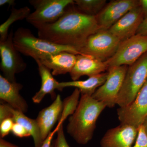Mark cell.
Returning <instances> with one entry per match:
<instances>
[{
	"mask_svg": "<svg viewBox=\"0 0 147 147\" xmlns=\"http://www.w3.org/2000/svg\"><path fill=\"white\" fill-rule=\"evenodd\" d=\"M36 29L39 38L58 45L74 47L79 52L89 37L100 29L96 16L79 11L74 3L69 6L55 23Z\"/></svg>",
	"mask_w": 147,
	"mask_h": 147,
	"instance_id": "6da1fadb",
	"label": "cell"
},
{
	"mask_svg": "<svg viewBox=\"0 0 147 147\" xmlns=\"http://www.w3.org/2000/svg\"><path fill=\"white\" fill-rule=\"evenodd\" d=\"M106 107L92 96L81 94L78 107L69 118L67 133L78 144H86L92 138L98 119Z\"/></svg>",
	"mask_w": 147,
	"mask_h": 147,
	"instance_id": "7a4b0ae2",
	"label": "cell"
},
{
	"mask_svg": "<svg viewBox=\"0 0 147 147\" xmlns=\"http://www.w3.org/2000/svg\"><path fill=\"white\" fill-rule=\"evenodd\" d=\"M13 42L16 50L35 61L42 60L61 52H67L76 55L81 54L74 47L58 45L35 36L30 29L18 28L13 34Z\"/></svg>",
	"mask_w": 147,
	"mask_h": 147,
	"instance_id": "3957f363",
	"label": "cell"
},
{
	"mask_svg": "<svg viewBox=\"0 0 147 147\" xmlns=\"http://www.w3.org/2000/svg\"><path fill=\"white\" fill-rule=\"evenodd\" d=\"M147 79V53L128 67L117 105L120 108L129 105L137 97Z\"/></svg>",
	"mask_w": 147,
	"mask_h": 147,
	"instance_id": "277c9868",
	"label": "cell"
},
{
	"mask_svg": "<svg viewBox=\"0 0 147 147\" xmlns=\"http://www.w3.org/2000/svg\"><path fill=\"white\" fill-rule=\"evenodd\" d=\"M29 2L35 11L26 21L35 28L56 22L65 12L69 6L74 3L73 0H30Z\"/></svg>",
	"mask_w": 147,
	"mask_h": 147,
	"instance_id": "5b68a950",
	"label": "cell"
},
{
	"mask_svg": "<svg viewBox=\"0 0 147 147\" xmlns=\"http://www.w3.org/2000/svg\"><path fill=\"white\" fill-rule=\"evenodd\" d=\"M121 42L109 30L100 29L89 37L79 52L105 62L115 53Z\"/></svg>",
	"mask_w": 147,
	"mask_h": 147,
	"instance_id": "8992f818",
	"label": "cell"
},
{
	"mask_svg": "<svg viewBox=\"0 0 147 147\" xmlns=\"http://www.w3.org/2000/svg\"><path fill=\"white\" fill-rule=\"evenodd\" d=\"M147 53V36L136 34L121 42L112 57L105 61L108 69L113 67L131 65Z\"/></svg>",
	"mask_w": 147,
	"mask_h": 147,
	"instance_id": "52a82bcc",
	"label": "cell"
},
{
	"mask_svg": "<svg viewBox=\"0 0 147 147\" xmlns=\"http://www.w3.org/2000/svg\"><path fill=\"white\" fill-rule=\"evenodd\" d=\"M13 32L11 29L7 38L0 41V69L3 76L11 82H16V74L24 71L27 64L16 50L13 42Z\"/></svg>",
	"mask_w": 147,
	"mask_h": 147,
	"instance_id": "ba28073f",
	"label": "cell"
},
{
	"mask_svg": "<svg viewBox=\"0 0 147 147\" xmlns=\"http://www.w3.org/2000/svg\"><path fill=\"white\" fill-rule=\"evenodd\" d=\"M127 69V65L110 67L107 71L106 81L96 90L92 97L105 103L107 107H115Z\"/></svg>",
	"mask_w": 147,
	"mask_h": 147,
	"instance_id": "9c48e42d",
	"label": "cell"
},
{
	"mask_svg": "<svg viewBox=\"0 0 147 147\" xmlns=\"http://www.w3.org/2000/svg\"><path fill=\"white\" fill-rule=\"evenodd\" d=\"M121 124L139 128L147 117V79L137 97L129 105L117 111Z\"/></svg>",
	"mask_w": 147,
	"mask_h": 147,
	"instance_id": "30bf717a",
	"label": "cell"
},
{
	"mask_svg": "<svg viewBox=\"0 0 147 147\" xmlns=\"http://www.w3.org/2000/svg\"><path fill=\"white\" fill-rule=\"evenodd\" d=\"M139 5L137 0L112 1L96 16L100 29L109 30L129 10Z\"/></svg>",
	"mask_w": 147,
	"mask_h": 147,
	"instance_id": "8fae6325",
	"label": "cell"
},
{
	"mask_svg": "<svg viewBox=\"0 0 147 147\" xmlns=\"http://www.w3.org/2000/svg\"><path fill=\"white\" fill-rule=\"evenodd\" d=\"M144 18L143 11L139 5L129 10L109 30L121 41H123L137 34Z\"/></svg>",
	"mask_w": 147,
	"mask_h": 147,
	"instance_id": "7c38bea8",
	"label": "cell"
},
{
	"mask_svg": "<svg viewBox=\"0 0 147 147\" xmlns=\"http://www.w3.org/2000/svg\"><path fill=\"white\" fill-rule=\"evenodd\" d=\"M138 131V128L127 125L110 129L101 139L100 147H133Z\"/></svg>",
	"mask_w": 147,
	"mask_h": 147,
	"instance_id": "4fadbf2b",
	"label": "cell"
},
{
	"mask_svg": "<svg viewBox=\"0 0 147 147\" xmlns=\"http://www.w3.org/2000/svg\"><path fill=\"white\" fill-rule=\"evenodd\" d=\"M63 109V101L57 95L53 103L40 111L36 120L43 142L51 132L53 127L59 121Z\"/></svg>",
	"mask_w": 147,
	"mask_h": 147,
	"instance_id": "5bb4252c",
	"label": "cell"
},
{
	"mask_svg": "<svg viewBox=\"0 0 147 147\" xmlns=\"http://www.w3.org/2000/svg\"><path fill=\"white\" fill-rule=\"evenodd\" d=\"M108 69L105 62L91 55L81 54L76 55V63L69 74L72 81H77L82 76H95Z\"/></svg>",
	"mask_w": 147,
	"mask_h": 147,
	"instance_id": "9a60e30c",
	"label": "cell"
},
{
	"mask_svg": "<svg viewBox=\"0 0 147 147\" xmlns=\"http://www.w3.org/2000/svg\"><path fill=\"white\" fill-rule=\"evenodd\" d=\"M22 84L11 82L0 75V99L15 110L25 113L28 109V103L20 94Z\"/></svg>",
	"mask_w": 147,
	"mask_h": 147,
	"instance_id": "2e32d148",
	"label": "cell"
},
{
	"mask_svg": "<svg viewBox=\"0 0 147 147\" xmlns=\"http://www.w3.org/2000/svg\"><path fill=\"white\" fill-rule=\"evenodd\" d=\"M76 55L68 52H62L39 61L50 70H53L52 73L53 76H58L70 73L76 63Z\"/></svg>",
	"mask_w": 147,
	"mask_h": 147,
	"instance_id": "e0dca14e",
	"label": "cell"
},
{
	"mask_svg": "<svg viewBox=\"0 0 147 147\" xmlns=\"http://www.w3.org/2000/svg\"><path fill=\"white\" fill-rule=\"evenodd\" d=\"M38 65V72L41 79V86L32 98L35 103H40L45 96L50 94L52 98H56L55 90L59 89L58 82L53 77L50 70L40 63L39 60L36 61Z\"/></svg>",
	"mask_w": 147,
	"mask_h": 147,
	"instance_id": "ac0fdd59",
	"label": "cell"
},
{
	"mask_svg": "<svg viewBox=\"0 0 147 147\" xmlns=\"http://www.w3.org/2000/svg\"><path fill=\"white\" fill-rule=\"evenodd\" d=\"M108 71L89 77L83 81H71L70 82H59V91H62L64 88L74 87L79 90L81 94L88 95L92 96L96 90L102 86L106 81Z\"/></svg>",
	"mask_w": 147,
	"mask_h": 147,
	"instance_id": "d6986e66",
	"label": "cell"
},
{
	"mask_svg": "<svg viewBox=\"0 0 147 147\" xmlns=\"http://www.w3.org/2000/svg\"><path fill=\"white\" fill-rule=\"evenodd\" d=\"M11 118L14 123L24 126L29 131L33 139L34 147H40L43 142L41 139L40 131L36 119L30 118L25 113L15 110L9 106Z\"/></svg>",
	"mask_w": 147,
	"mask_h": 147,
	"instance_id": "ffe728a7",
	"label": "cell"
},
{
	"mask_svg": "<svg viewBox=\"0 0 147 147\" xmlns=\"http://www.w3.org/2000/svg\"><path fill=\"white\" fill-rule=\"evenodd\" d=\"M31 13L30 9L27 6L17 9L12 7L9 17L0 26V41H3L7 38L9 29L14 22L24 19H26Z\"/></svg>",
	"mask_w": 147,
	"mask_h": 147,
	"instance_id": "44dd1931",
	"label": "cell"
},
{
	"mask_svg": "<svg viewBox=\"0 0 147 147\" xmlns=\"http://www.w3.org/2000/svg\"><path fill=\"white\" fill-rule=\"evenodd\" d=\"M81 92L79 89L75 88L70 96L65 98L63 101V109L59 121L56 128L58 130L59 127L63 124V122L68 117L73 115L78 107Z\"/></svg>",
	"mask_w": 147,
	"mask_h": 147,
	"instance_id": "7402d4cb",
	"label": "cell"
},
{
	"mask_svg": "<svg viewBox=\"0 0 147 147\" xmlns=\"http://www.w3.org/2000/svg\"><path fill=\"white\" fill-rule=\"evenodd\" d=\"M105 0H75L74 5L77 10L88 15L96 16L103 9Z\"/></svg>",
	"mask_w": 147,
	"mask_h": 147,
	"instance_id": "603a6c76",
	"label": "cell"
},
{
	"mask_svg": "<svg viewBox=\"0 0 147 147\" xmlns=\"http://www.w3.org/2000/svg\"><path fill=\"white\" fill-rule=\"evenodd\" d=\"M14 122L11 118L6 119L0 122V137L3 138L11 132Z\"/></svg>",
	"mask_w": 147,
	"mask_h": 147,
	"instance_id": "cb8c5ba5",
	"label": "cell"
},
{
	"mask_svg": "<svg viewBox=\"0 0 147 147\" xmlns=\"http://www.w3.org/2000/svg\"><path fill=\"white\" fill-rule=\"evenodd\" d=\"M57 137L53 141L55 147H70L67 142L63 131V124L59 127L57 131Z\"/></svg>",
	"mask_w": 147,
	"mask_h": 147,
	"instance_id": "d4e9b609",
	"label": "cell"
},
{
	"mask_svg": "<svg viewBox=\"0 0 147 147\" xmlns=\"http://www.w3.org/2000/svg\"><path fill=\"white\" fill-rule=\"evenodd\" d=\"M133 147H147V135L142 125L138 128V134Z\"/></svg>",
	"mask_w": 147,
	"mask_h": 147,
	"instance_id": "484cf974",
	"label": "cell"
},
{
	"mask_svg": "<svg viewBox=\"0 0 147 147\" xmlns=\"http://www.w3.org/2000/svg\"><path fill=\"white\" fill-rule=\"evenodd\" d=\"M11 132L14 136L19 138H24L31 136L29 131L24 126L16 123H14L13 124Z\"/></svg>",
	"mask_w": 147,
	"mask_h": 147,
	"instance_id": "4316f807",
	"label": "cell"
},
{
	"mask_svg": "<svg viewBox=\"0 0 147 147\" xmlns=\"http://www.w3.org/2000/svg\"><path fill=\"white\" fill-rule=\"evenodd\" d=\"M9 118H11L9 105L7 103L1 102L0 105V122Z\"/></svg>",
	"mask_w": 147,
	"mask_h": 147,
	"instance_id": "83f0119b",
	"label": "cell"
},
{
	"mask_svg": "<svg viewBox=\"0 0 147 147\" xmlns=\"http://www.w3.org/2000/svg\"><path fill=\"white\" fill-rule=\"evenodd\" d=\"M136 34L147 36V17L144 18L137 30Z\"/></svg>",
	"mask_w": 147,
	"mask_h": 147,
	"instance_id": "f1b7e54d",
	"label": "cell"
},
{
	"mask_svg": "<svg viewBox=\"0 0 147 147\" xmlns=\"http://www.w3.org/2000/svg\"><path fill=\"white\" fill-rule=\"evenodd\" d=\"M57 131L55 129L53 131H51L40 147H51L53 141V137L55 133H57Z\"/></svg>",
	"mask_w": 147,
	"mask_h": 147,
	"instance_id": "f546056e",
	"label": "cell"
},
{
	"mask_svg": "<svg viewBox=\"0 0 147 147\" xmlns=\"http://www.w3.org/2000/svg\"><path fill=\"white\" fill-rule=\"evenodd\" d=\"M139 5L142 9L144 18L147 17V0H140Z\"/></svg>",
	"mask_w": 147,
	"mask_h": 147,
	"instance_id": "4dcf8cb0",
	"label": "cell"
},
{
	"mask_svg": "<svg viewBox=\"0 0 147 147\" xmlns=\"http://www.w3.org/2000/svg\"><path fill=\"white\" fill-rule=\"evenodd\" d=\"M0 147H20L10 142L6 141L3 138L0 139Z\"/></svg>",
	"mask_w": 147,
	"mask_h": 147,
	"instance_id": "1f68e13d",
	"label": "cell"
},
{
	"mask_svg": "<svg viewBox=\"0 0 147 147\" xmlns=\"http://www.w3.org/2000/svg\"><path fill=\"white\" fill-rule=\"evenodd\" d=\"M6 4L8 5L9 7H15V1L14 0H0V6L5 5Z\"/></svg>",
	"mask_w": 147,
	"mask_h": 147,
	"instance_id": "d6a6232c",
	"label": "cell"
},
{
	"mask_svg": "<svg viewBox=\"0 0 147 147\" xmlns=\"http://www.w3.org/2000/svg\"><path fill=\"white\" fill-rule=\"evenodd\" d=\"M142 126L144 127L145 133H146V134L147 135V117L146 119H145V121H144V123H143V124H142Z\"/></svg>",
	"mask_w": 147,
	"mask_h": 147,
	"instance_id": "836d02e7",
	"label": "cell"
},
{
	"mask_svg": "<svg viewBox=\"0 0 147 147\" xmlns=\"http://www.w3.org/2000/svg\"><path fill=\"white\" fill-rule=\"evenodd\" d=\"M51 147H55V146H54V142H53H53H52V145H51Z\"/></svg>",
	"mask_w": 147,
	"mask_h": 147,
	"instance_id": "e575fe53",
	"label": "cell"
}]
</instances>
